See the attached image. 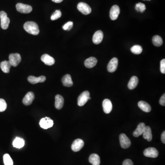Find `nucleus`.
Segmentation results:
<instances>
[{"label":"nucleus","mask_w":165,"mask_h":165,"mask_svg":"<svg viewBox=\"0 0 165 165\" xmlns=\"http://www.w3.org/2000/svg\"><path fill=\"white\" fill-rule=\"evenodd\" d=\"M23 28L27 32L34 35H37L40 33L39 27L37 23L32 21L26 22L24 23Z\"/></svg>","instance_id":"1"},{"label":"nucleus","mask_w":165,"mask_h":165,"mask_svg":"<svg viewBox=\"0 0 165 165\" xmlns=\"http://www.w3.org/2000/svg\"><path fill=\"white\" fill-rule=\"evenodd\" d=\"M0 19L1 28L4 30L8 29L10 21L6 12L4 11L0 12Z\"/></svg>","instance_id":"2"},{"label":"nucleus","mask_w":165,"mask_h":165,"mask_svg":"<svg viewBox=\"0 0 165 165\" xmlns=\"http://www.w3.org/2000/svg\"><path fill=\"white\" fill-rule=\"evenodd\" d=\"M90 93L88 91H84L79 96L78 99V105L79 106H84L89 100Z\"/></svg>","instance_id":"3"},{"label":"nucleus","mask_w":165,"mask_h":165,"mask_svg":"<svg viewBox=\"0 0 165 165\" xmlns=\"http://www.w3.org/2000/svg\"><path fill=\"white\" fill-rule=\"evenodd\" d=\"M119 140L122 148L127 149L131 144L130 140L125 134H121L119 136Z\"/></svg>","instance_id":"4"},{"label":"nucleus","mask_w":165,"mask_h":165,"mask_svg":"<svg viewBox=\"0 0 165 165\" xmlns=\"http://www.w3.org/2000/svg\"><path fill=\"white\" fill-rule=\"evenodd\" d=\"M16 8L18 12L22 13H29L32 11V8L31 6L21 3H18L16 5Z\"/></svg>","instance_id":"5"},{"label":"nucleus","mask_w":165,"mask_h":165,"mask_svg":"<svg viewBox=\"0 0 165 165\" xmlns=\"http://www.w3.org/2000/svg\"><path fill=\"white\" fill-rule=\"evenodd\" d=\"M77 8L84 15H88L91 13V8L90 6L84 2L79 3L77 6Z\"/></svg>","instance_id":"6"},{"label":"nucleus","mask_w":165,"mask_h":165,"mask_svg":"<svg viewBox=\"0 0 165 165\" xmlns=\"http://www.w3.org/2000/svg\"><path fill=\"white\" fill-rule=\"evenodd\" d=\"M9 61L12 66L16 67L21 62V56L18 53L11 54L9 56Z\"/></svg>","instance_id":"7"},{"label":"nucleus","mask_w":165,"mask_h":165,"mask_svg":"<svg viewBox=\"0 0 165 165\" xmlns=\"http://www.w3.org/2000/svg\"><path fill=\"white\" fill-rule=\"evenodd\" d=\"M40 127L43 129H48L52 127L53 125V121L49 118L45 117L43 118L40 122Z\"/></svg>","instance_id":"8"},{"label":"nucleus","mask_w":165,"mask_h":165,"mask_svg":"<svg viewBox=\"0 0 165 165\" xmlns=\"http://www.w3.org/2000/svg\"><path fill=\"white\" fill-rule=\"evenodd\" d=\"M84 144L83 140L81 139H76L72 144V149L74 152H79L83 148L84 146Z\"/></svg>","instance_id":"9"},{"label":"nucleus","mask_w":165,"mask_h":165,"mask_svg":"<svg viewBox=\"0 0 165 165\" xmlns=\"http://www.w3.org/2000/svg\"><path fill=\"white\" fill-rule=\"evenodd\" d=\"M144 155L148 157L156 158L159 155V152L155 148L149 147L144 150Z\"/></svg>","instance_id":"10"},{"label":"nucleus","mask_w":165,"mask_h":165,"mask_svg":"<svg viewBox=\"0 0 165 165\" xmlns=\"http://www.w3.org/2000/svg\"><path fill=\"white\" fill-rule=\"evenodd\" d=\"M118 64V58L114 57L112 58L107 66V70L110 73H113L116 71Z\"/></svg>","instance_id":"11"},{"label":"nucleus","mask_w":165,"mask_h":165,"mask_svg":"<svg viewBox=\"0 0 165 165\" xmlns=\"http://www.w3.org/2000/svg\"><path fill=\"white\" fill-rule=\"evenodd\" d=\"M120 13V8L118 5H114L112 6L110 12V19L115 20L118 18Z\"/></svg>","instance_id":"12"},{"label":"nucleus","mask_w":165,"mask_h":165,"mask_svg":"<svg viewBox=\"0 0 165 165\" xmlns=\"http://www.w3.org/2000/svg\"><path fill=\"white\" fill-rule=\"evenodd\" d=\"M35 99V95L32 92H29L25 95L23 100V104L26 106L30 105Z\"/></svg>","instance_id":"13"},{"label":"nucleus","mask_w":165,"mask_h":165,"mask_svg":"<svg viewBox=\"0 0 165 165\" xmlns=\"http://www.w3.org/2000/svg\"><path fill=\"white\" fill-rule=\"evenodd\" d=\"M103 110L106 114H109L111 112L113 109V104L110 100L109 99H105L102 103Z\"/></svg>","instance_id":"14"},{"label":"nucleus","mask_w":165,"mask_h":165,"mask_svg":"<svg viewBox=\"0 0 165 165\" xmlns=\"http://www.w3.org/2000/svg\"><path fill=\"white\" fill-rule=\"evenodd\" d=\"M103 32L101 30H98L96 32L93 36V42L95 44L98 45L101 43L103 40Z\"/></svg>","instance_id":"15"},{"label":"nucleus","mask_w":165,"mask_h":165,"mask_svg":"<svg viewBox=\"0 0 165 165\" xmlns=\"http://www.w3.org/2000/svg\"><path fill=\"white\" fill-rule=\"evenodd\" d=\"M41 60L45 65L48 66L52 65L55 62V59L52 57L46 54L42 55Z\"/></svg>","instance_id":"16"},{"label":"nucleus","mask_w":165,"mask_h":165,"mask_svg":"<svg viewBox=\"0 0 165 165\" xmlns=\"http://www.w3.org/2000/svg\"><path fill=\"white\" fill-rule=\"evenodd\" d=\"M46 80L45 76H41L39 77H36L33 76H30L28 78V82L32 84H36L38 83H43Z\"/></svg>","instance_id":"17"},{"label":"nucleus","mask_w":165,"mask_h":165,"mask_svg":"<svg viewBox=\"0 0 165 165\" xmlns=\"http://www.w3.org/2000/svg\"><path fill=\"white\" fill-rule=\"evenodd\" d=\"M64 98L60 95H56L55 96V106L57 109L60 110L62 108L64 105Z\"/></svg>","instance_id":"18"},{"label":"nucleus","mask_w":165,"mask_h":165,"mask_svg":"<svg viewBox=\"0 0 165 165\" xmlns=\"http://www.w3.org/2000/svg\"><path fill=\"white\" fill-rule=\"evenodd\" d=\"M97 63V60L94 57H91L87 59L84 62V65L86 67L91 69L94 67Z\"/></svg>","instance_id":"19"},{"label":"nucleus","mask_w":165,"mask_h":165,"mask_svg":"<svg viewBox=\"0 0 165 165\" xmlns=\"http://www.w3.org/2000/svg\"><path fill=\"white\" fill-rule=\"evenodd\" d=\"M145 127V125L144 123H140L138 125L137 128L133 132V135L135 137H138L143 135Z\"/></svg>","instance_id":"20"},{"label":"nucleus","mask_w":165,"mask_h":165,"mask_svg":"<svg viewBox=\"0 0 165 165\" xmlns=\"http://www.w3.org/2000/svg\"><path fill=\"white\" fill-rule=\"evenodd\" d=\"M63 85L64 86L71 87L73 85V82L70 75L66 74L63 76L62 79Z\"/></svg>","instance_id":"21"},{"label":"nucleus","mask_w":165,"mask_h":165,"mask_svg":"<svg viewBox=\"0 0 165 165\" xmlns=\"http://www.w3.org/2000/svg\"><path fill=\"white\" fill-rule=\"evenodd\" d=\"M12 66V65L11 64L9 61H3L0 63L1 69L4 73H6V74L9 73L10 69Z\"/></svg>","instance_id":"22"},{"label":"nucleus","mask_w":165,"mask_h":165,"mask_svg":"<svg viewBox=\"0 0 165 165\" xmlns=\"http://www.w3.org/2000/svg\"><path fill=\"white\" fill-rule=\"evenodd\" d=\"M143 138L147 140L148 141H152V130L149 126H145L144 131L143 132Z\"/></svg>","instance_id":"23"},{"label":"nucleus","mask_w":165,"mask_h":165,"mask_svg":"<svg viewBox=\"0 0 165 165\" xmlns=\"http://www.w3.org/2000/svg\"><path fill=\"white\" fill-rule=\"evenodd\" d=\"M138 106L145 113H149L152 110L150 106L145 101H139L138 103Z\"/></svg>","instance_id":"24"},{"label":"nucleus","mask_w":165,"mask_h":165,"mask_svg":"<svg viewBox=\"0 0 165 165\" xmlns=\"http://www.w3.org/2000/svg\"><path fill=\"white\" fill-rule=\"evenodd\" d=\"M89 162L92 165H100L101 163L100 157L96 154H92L89 157Z\"/></svg>","instance_id":"25"},{"label":"nucleus","mask_w":165,"mask_h":165,"mask_svg":"<svg viewBox=\"0 0 165 165\" xmlns=\"http://www.w3.org/2000/svg\"><path fill=\"white\" fill-rule=\"evenodd\" d=\"M138 83H139L138 78L136 76H132L128 82L127 87L129 89H135L137 87Z\"/></svg>","instance_id":"26"},{"label":"nucleus","mask_w":165,"mask_h":165,"mask_svg":"<svg viewBox=\"0 0 165 165\" xmlns=\"http://www.w3.org/2000/svg\"><path fill=\"white\" fill-rule=\"evenodd\" d=\"M13 144L14 147L18 149L21 148L24 145V140L22 138L17 137L14 140Z\"/></svg>","instance_id":"27"},{"label":"nucleus","mask_w":165,"mask_h":165,"mask_svg":"<svg viewBox=\"0 0 165 165\" xmlns=\"http://www.w3.org/2000/svg\"><path fill=\"white\" fill-rule=\"evenodd\" d=\"M152 42L154 45L157 47L161 46L163 44L162 39L159 35L154 36L152 38Z\"/></svg>","instance_id":"28"},{"label":"nucleus","mask_w":165,"mask_h":165,"mask_svg":"<svg viewBox=\"0 0 165 165\" xmlns=\"http://www.w3.org/2000/svg\"><path fill=\"white\" fill-rule=\"evenodd\" d=\"M143 51L142 46L139 45H135L132 47L131 48V51L132 53L136 55H139L142 53Z\"/></svg>","instance_id":"29"},{"label":"nucleus","mask_w":165,"mask_h":165,"mask_svg":"<svg viewBox=\"0 0 165 165\" xmlns=\"http://www.w3.org/2000/svg\"><path fill=\"white\" fill-rule=\"evenodd\" d=\"M3 161L5 165H13V161L10 156L8 154H6L3 156Z\"/></svg>","instance_id":"30"},{"label":"nucleus","mask_w":165,"mask_h":165,"mask_svg":"<svg viewBox=\"0 0 165 165\" xmlns=\"http://www.w3.org/2000/svg\"><path fill=\"white\" fill-rule=\"evenodd\" d=\"M135 8L137 12H141V13L144 12V11L146 9V6H145V5L141 2L137 3L136 4Z\"/></svg>","instance_id":"31"},{"label":"nucleus","mask_w":165,"mask_h":165,"mask_svg":"<svg viewBox=\"0 0 165 165\" xmlns=\"http://www.w3.org/2000/svg\"><path fill=\"white\" fill-rule=\"evenodd\" d=\"M61 16H62V13L61 11L60 10H56L51 16V19L52 21L57 20L61 18Z\"/></svg>","instance_id":"32"},{"label":"nucleus","mask_w":165,"mask_h":165,"mask_svg":"<svg viewBox=\"0 0 165 165\" xmlns=\"http://www.w3.org/2000/svg\"><path fill=\"white\" fill-rule=\"evenodd\" d=\"M7 104L4 99H0V112H3L6 110Z\"/></svg>","instance_id":"33"},{"label":"nucleus","mask_w":165,"mask_h":165,"mask_svg":"<svg viewBox=\"0 0 165 165\" xmlns=\"http://www.w3.org/2000/svg\"><path fill=\"white\" fill-rule=\"evenodd\" d=\"M73 25H74V23L73 22L69 21L64 24V25L62 26V28L64 30H70L73 28Z\"/></svg>","instance_id":"34"},{"label":"nucleus","mask_w":165,"mask_h":165,"mask_svg":"<svg viewBox=\"0 0 165 165\" xmlns=\"http://www.w3.org/2000/svg\"><path fill=\"white\" fill-rule=\"evenodd\" d=\"M160 70L161 73L165 74V59H162L160 62Z\"/></svg>","instance_id":"35"},{"label":"nucleus","mask_w":165,"mask_h":165,"mask_svg":"<svg viewBox=\"0 0 165 165\" xmlns=\"http://www.w3.org/2000/svg\"><path fill=\"white\" fill-rule=\"evenodd\" d=\"M160 104L162 106H165V94H164L161 97V99H160Z\"/></svg>","instance_id":"36"},{"label":"nucleus","mask_w":165,"mask_h":165,"mask_svg":"<svg viewBox=\"0 0 165 165\" xmlns=\"http://www.w3.org/2000/svg\"><path fill=\"white\" fill-rule=\"evenodd\" d=\"M123 165H134V163L130 159H126L123 161Z\"/></svg>","instance_id":"37"},{"label":"nucleus","mask_w":165,"mask_h":165,"mask_svg":"<svg viewBox=\"0 0 165 165\" xmlns=\"http://www.w3.org/2000/svg\"><path fill=\"white\" fill-rule=\"evenodd\" d=\"M161 141L163 142V144H165V131L163 132L161 134Z\"/></svg>","instance_id":"38"},{"label":"nucleus","mask_w":165,"mask_h":165,"mask_svg":"<svg viewBox=\"0 0 165 165\" xmlns=\"http://www.w3.org/2000/svg\"><path fill=\"white\" fill-rule=\"evenodd\" d=\"M53 2H55V3H61V2H62L63 0H52Z\"/></svg>","instance_id":"39"},{"label":"nucleus","mask_w":165,"mask_h":165,"mask_svg":"<svg viewBox=\"0 0 165 165\" xmlns=\"http://www.w3.org/2000/svg\"><path fill=\"white\" fill-rule=\"evenodd\" d=\"M143 1H146V0H143ZM147 1H150V0H147Z\"/></svg>","instance_id":"40"}]
</instances>
